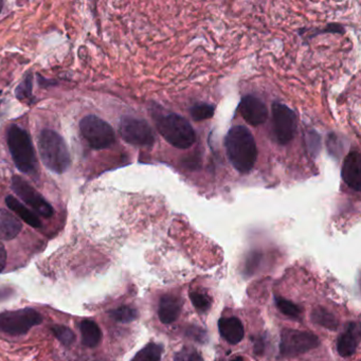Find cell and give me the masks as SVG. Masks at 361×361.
Listing matches in <instances>:
<instances>
[{"instance_id": "6da1fadb", "label": "cell", "mask_w": 361, "mask_h": 361, "mask_svg": "<svg viewBox=\"0 0 361 361\" xmlns=\"http://www.w3.org/2000/svg\"><path fill=\"white\" fill-rule=\"evenodd\" d=\"M225 147L229 161L238 172L246 174L252 170L257 159V147L248 128L233 126L226 136Z\"/></svg>"}, {"instance_id": "7a4b0ae2", "label": "cell", "mask_w": 361, "mask_h": 361, "mask_svg": "<svg viewBox=\"0 0 361 361\" xmlns=\"http://www.w3.org/2000/svg\"><path fill=\"white\" fill-rule=\"evenodd\" d=\"M154 121L158 132L166 142L179 149H187L195 143L196 135L191 124L185 118L176 114L154 115Z\"/></svg>"}, {"instance_id": "3957f363", "label": "cell", "mask_w": 361, "mask_h": 361, "mask_svg": "<svg viewBox=\"0 0 361 361\" xmlns=\"http://www.w3.org/2000/svg\"><path fill=\"white\" fill-rule=\"evenodd\" d=\"M39 151L44 164L56 174H63L71 166V155L66 142L54 130H45L41 133Z\"/></svg>"}, {"instance_id": "277c9868", "label": "cell", "mask_w": 361, "mask_h": 361, "mask_svg": "<svg viewBox=\"0 0 361 361\" xmlns=\"http://www.w3.org/2000/svg\"><path fill=\"white\" fill-rule=\"evenodd\" d=\"M8 147L18 170L25 174L35 176L37 174V161L35 147L26 130L18 126H12L8 130Z\"/></svg>"}, {"instance_id": "5b68a950", "label": "cell", "mask_w": 361, "mask_h": 361, "mask_svg": "<svg viewBox=\"0 0 361 361\" xmlns=\"http://www.w3.org/2000/svg\"><path fill=\"white\" fill-rule=\"evenodd\" d=\"M43 322V316L32 308L11 310L0 314V331L8 335H25Z\"/></svg>"}, {"instance_id": "8992f818", "label": "cell", "mask_w": 361, "mask_h": 361, "mask_svg": "<svg viewBox=\"0 0 361 361\" xmlns=\"http://www.w3.org/2000/svg\"><path fill=\"white\" fill-rule=\"evenodd\" d=\"M319 344L320 341L314 334L284 329L281 331L280 355L283 358L299 356L318 348Z\"/></svg>"}, {"instance_id": "52a82bcc", "label": "cell", "mask_w": 361, "mask_h": 361, "mask_svg": "<svg viewBox=\"0 0 361 361\" xmlns=\"http://www.w3.org/2000/svg\"><path fill=\"white\" fill-rule=\"evenodd\" d=\"M80 130L94 149H104L115 143L113 128L97 116H87L80 123Z\"/></svg>"}, {"instance_id": "ba28073f", "label": "cell", "mask_w": 361, "mask_h": 361, "mask_svg": "<svg viewBox=\"0 0 361 361\" xmlns=\"http://www.w3.org/2000/svg\"><path fill=\"white\" fill-rule=\"evenodd\" d=\"M120 134L124 141L135 147H149L155 142V135L151 126L145 120L137 118H122Z\"/></svg>"}, {"instance_id": "9c48e42d", "label": "cell", "mask_w": 361, "mask_h": 361, "mask_svg": "<svg viewBox=\"0 0 361 361\" xmlns=\"http://www.w3.org/2000/svg\"><path fill=\"white\" fill-rule=\"evenodd\" d=\"M272 128L274 137L280 145L290 142L297 130L295 113L286 105L274 103L272 105Z\"/></svg>"}, {"instance_id": "30bf717a", "label": "cell", "mask_w": 361, "mask_h": 361, "mask_svg": "<svg viewBox=\"0 0 361 361\" xmlns=\"http://www.w3.org/2000/svg\"><path fill=\"white\" fill-rule=\"evenodd\" d=\"M12 190L23 202H26L42 216L49 219L54 215V208L50 206L49 202L23 177L14 176L12 178Z\"/></svg>"}, {"instance_id": "8fae6325", "label": "cell", "mask_w": 361, "mask_h": 361, "mask_svg": "<svg viewBox=\"0 0 361 361\" xmlns=\"http://www.w3.org/2000/svg\"><path fill=\"white\" fill-rule=\"evenodd\" d=\"M238 111L245 121L251 126H261L265 123L268 118L267 107L257 97H244L240 101Z\"/></svg>"}, {"instance_id": "7c38bea8", "label": "cell", "mask_w": 361, "mask_h": 361, "mask_svg": "<svg viewBox=\"0 0 361 361\" xmlns=\"http://www.w3.org/2000/svg\"><path fill=\"white\" fill-rule=\"evenodd\" d=\"M360 342V326L358 323L350 322L341 334L337 342V350L341 357H350L356 353Z\"/></svg>"}, {"instance_id": "4fadbf2b", "label": "cell", "mask_w": 361, "mask_h": 361, "mask_svg": "<svg viewBox=\"0 0 361 361\" xmlns=\"http://www.w3.org/2000/svg\"><path fill=\"white\" fill-rule=\"evenodd\" d=\"M342 179L355 191H360V154L350 152L344 160L342 166Z\"/></svg>"}, {"instance_id": "5bb4252c", "label": "cell", "mask_w": 361, "mask_h": 361, "mask_svg": "<svg viewBox=\"0 0 361 361\" xmlns=\"http://www.w3.org/2000/svg\"><path fill=\"white\" fill-rule=\"evenodd\" d=\"M183 301L174 295H162L158 307V317L164 324H172L180 316Z\"/></svg>"}, {"instance_id": "9a60e30c", "label": "cell", "mask_w": 361, "mask_h": 361, "mask_svg": "<svg viewBox=\"0 0 361 361\" xmlns=\"http://www.w3.org/2000/svg\"><path fill=\"white\" fill-rule=\"evenodd\" d=\"M219 334L230 344H238L245 336L244 325L236 317L221 318L219 321Z\"/></svg>"}, {"instance_id": "2e32d148", "label": "cell", "mask_w": 361, "mask_h": 361, "mask_svg": "<svg viewBox=\"0 0 361 361\" xmlns=\"http://www.w3.org/2000/svg\"><path fill=\"white\" fill-rule=\"evenodd\" d=\"M23 225L12 213L0 209V240H10L16 238L22 231Z\"/></svg>"}, {"instance_id": "e0dca14e", "label": "cell", "mask_w": 361, "mask_h": 361, "mask_svg": "<svg viewBox=\"0 0 361 361\" xmlns=\"http://www.w3.org/2000/svg\"><path fill=\"white\" fill-rule=\"evenodd\" d=\"M6 202H7V206L9 207L13 212H16L23 221H26L31 227H42V221H39L37 215L33 213L32 211L29 210L22 202H18L16 197H13V196H8V197L6 198Z\"/></svg>"}, {"instance_id": "ac0fdd59", "label": "cell", "mask_w": 361, "mask_h": 361, "mask_svg": "<svg viewBox=\"0 0 361 361\" xmlns=\"http://www.w3.org/2000/svg\"><path fill=\"white\" fill-rule=\"evenodd\" d=\"M81 329L82 342L87 348H94L100 343L102 339V331L96 322L92 320L82 321L80 325Z\"/></svg>"}, {"instance_id": "d6986e66", "label": "cell", "mask_w": 361, "mask_h": 361, "mask_svg": "<svg viewBox=\"0 0 361 361\" xmlns=\"http://www.w3.org/2000/svg\"><path fill=\"white\" fill-rule=\"evenodd\" d=\"M310 319L314 324L324 327V329H329V331H336L339 326L337 318L324 307H316L312 310Z\"/></svg>"}, {"instance_id": "ffe728a7", "label": "cell", "mask_w": 361, "mask_h": 361, "mask_svg": "<svg viewBox=\"0 0 361 361\" xmlns=\"http://www.w3.org/2000/svg\"><path fill=\"white\" fill-rule=\"evenodd\" d=\"M162 353H164V345L155 342L147 344L145 348H141L132 361H160Z\"/></svg>"}, {"instance_id": "44dd1931", "label": "cell", "mask_w": 361, "mask_h": 361, "mask_svg": "<svg viewBox=\"0 0 361 361\" xmlns=\"http://www.w3.org/2000/svg\"><path fill=\"white\" fill-rule=\"evenodd\" d=\"M274 303H276V307L279 308V310L284 316L289 317V318L293 319V320H300V318H301L302 308L297 305V304L293 303V302L280 297V295H276L274 297Z\"/></svg>"}, {"instance_id": "7402d4cb", "label": "cell", "mask_w": 361, "mask_h": 361, "mask_svg": "<svg viewBox=\"0 0 361 361\" xmlns=\"http://www.w3.org/2000/svg\"><path fill=\"white\" fill-rule=\"evenodd\" d=\"M189 295L194 307L200 314H204L210 310L211 305H212V298L209 295L208 293H204L202 289H198V290L194 289V290L190 291Z\"/></svg>"}, {"instance_id": "603a6c76", "label": "cell", "mask_w": 361, "mask_h": 361, "mask_svg": "<svg viewBox=\"0 0 361 361\" xmlns=\"http://www.w3.org/2000/svg\"><path fill=\"white\" fill-rule=\"evenodd\" d=\"M111 318L120 323H130L138 318L139 312L136 308L130 306H120L111 310Z\"/></svg>"}, {"instance_id": "cb8c5ba5", "label": "cell", "mask_w": 361, "mask_h": 361, "mask_svg": "<svg viewBox=\"0 0 361 361\" xmlns=\"http://www.w3.org/2000/svg\"><path fill=\"white\" fill-rule=\"evenodd\" d=\"M52 331H54V336L58 338L59 341L64 345H71L75 342V334L69 327L56 325V326L52 327Z\"/></svg>"}, {"instance_id": "d4e9b609", "label": "cell", "mask_w": 361, "mask_h": 361, "mask_svg": "<svg viewBox=\"0 0 361 361\" xmlns=\"http://www.w3.org/2000/svg\"><path fill=\"white\" fill-rule=\"evenodd\" d=\"M214 106L210 104H200L191 109V116L195 121L210 119L214 115Z\"/></svg>"}, {"instance_id": "484cf974", "label": "cell", "mask_w": 361, "mask_h": 361, "mask_svg": "<svg viewBox=\"0 0 361 361\" xmlns=\"http://www.w3.org/2000/svg\"><path fill=\"white\" fill-rule=\"evenodd\" d=\"M174 361H204V359L196 348L185 346L174 355Z\"/></svg>"}, {"instance_id": "4316f807", "label": "cell", "mask_w": 361, "mask_h": 361, "mask_svg": "<svg viewBox=\"0 0 361 361\" xmlns=\"http://www.w3.org/2000/svg\"><path fill=\"white\" fill-rule=\"evenodd\" d=\"M185 334L187 337H189L193 341L200 342V343L207 341V331L202 327L197 326V325H189L185 329Z\"/></svg>"}, {"instance_id": "83f0119b", "label": "cell", "mask_w": 361, "mask_h": 361, "mask_svg": "<svg viewBox=\"0 0 361 361\" xmlns=\"http://www.w3.org/2000/svg\"><path fill=\"white\" fill-rule=\"evenodd\" d=\"M31 92H32V78L29 75V77L26 78V80L18 86V90H16V97L22 101L28 100L31 97Z\"/></svg>"}, {"instance_id": "f1b7e54d", "label": "cell", "mask_w": 361, "mask_h": 361, "mask_svg": "<svg viewBox=\"0 0 361 361\" xmlns=\"http://www.w3.org/2000/svg\"><path fill=\"white\" fill-rule=\"evenodd\" d=\"M261 259L262 257L259 253H251L250 257L247 259L246 264H245L244 274L246 276H252L261 265Z\"/></svg>"}, {"instance_id": "f546056e", "label": "cell", "mask_w": 361, "mask_h": 361, "mask_svg": "<svg viewBox=\"0 0 361 361\" xmlns=\"http://www.w3.org/2000/svg\"><path fill=\"white\" fill-rule=\"evenodd\" d=\"M265 339L262 336L253 338V350H255V354L263 355L264 352H265Z\"/></svg>"}, {"instance_id": "4dcf8cb0", "label": "cell", "mask_w": 361, "mask_h": 361, "mask_svg": "<svg viewBox=\"0 0 361 361\" xmlns=\"http://www.w3.org/2000/svg\"><path fill=\"white\" fill-rule=\"evenodd\" d=\"M6 264H7V251L5 246L0 243V272L5 269Z\"/></svg>"}, {"instance_id": "1f68e13d", "label": "cell", "mask_w": 361, "mask_h": 361, "mask_svg": "<svg viewBox=\"0 0 361 361\" xmlns=\"http://www.w3.org/2000/svg\"><path fill=\"white\" fill-rule=\"evenodd\" d=\"M231 361H245V360H244V358H243V357L236 356V357H234V358L232 359Z\"/></svg>"}, {"instance_id": "d6a6232c", "label": "cell", "mask_w": 361, "mask_h": 361, "mask_svg": "<svg viewBox=\"0 0 361 361\" xmlns=\"http://www.w3.org/2000/svg\"><path fill=\"white\" fill-rule=\"evenodd\" d=\"M4 3L3 1H0V13H1V10H3Z\"/></svg>"}]
</instances>
